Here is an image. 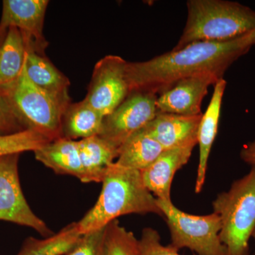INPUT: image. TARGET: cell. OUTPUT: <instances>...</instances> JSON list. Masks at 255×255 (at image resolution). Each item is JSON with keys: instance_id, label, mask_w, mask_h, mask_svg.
<instances>
[{"instance_id": "1", "label": "cell", "mask_w": 255, "mask_h": 255, "mask_svg": "<svg viewBox=\"0 0 255 255\" xmlns=\"http://www.w3.org/2000/svg\"><path fill=\"white\" fill-rule=\"evenodd\" d=\"M246 36L229 41L196 42L147 61L127 62L129 91L160 95L195 75L212 73L223 78L228 68L251 49Z\"/></svg>"}, {"instance_id": "2", "label": "cell", "mask_w": 255, "mask_h": 255, "mask_svg": "<svg viewBox=\"0 0 255 255\" xmlns=\"http://www.w3.org/2000/svg\"><path fill=\"white\" fill-rule=\"evenodd\" d=\"M102 183L98 200L77 222L82 235L105 228L125 215L153 214L163 217L157 198L145 187L140 171L114 162Z\"/></svg>"}, {"instance_id": "3", "label": "cell", "mask_w": 255, "mask_h": 255, "mask_svg": "<svg viewBox=\"0 0 255 255\" xmlns=\"http://www.w3.org/2000/svg\"><path fill=\"white\" fill-rule=\"evenodd\" d=\"M187 6V23L172 50L196 42L232 41L255 29V11L236 1L189 0Z\"/></svg>"}, {"instance_id": "4", "label": "cell", "mask_w": 255, "mask_h": 255, "mask_svg": "<svg viewBox=\"0 0 255 255\" xmlns=\"http://www.w3.org/2000/svg\"><path fill=\"white\" fill-rule=\"evenodd\" d=\"M1 90L25 129L34 130L50 141L63 137L62 119L71 103L70 97L55 95L37 87L28 78L25 65L18 80Z\"/></svg>"}, {"instance_id": "5", "label": "cell", "mask_w": 255, "mask_h": 255, "mask_svg": "<svg viewBox=\"0 0 255 255\" xmlns=\"http://www.w3.org/2000/svg\"><path fill=\"white\" fill-rule=\"evenodd\" d=\"M213 208L221 220L219 238L227 255H248L255 231V167L219 194Z\"/></svg>"}, {"instance_id": "6", "label": "cell", "mask_w": 255, "mask_h": 255, "mask_svg": "<svg viewBox=\"0 0 255 255\" xmlns=\"http://www.w3.org/2000/svg\"><path fill=\"white\" fill-rule=\"evenodd\" d=\"M157 204L168 226L171 246L177 251L189 248L199 255H227V249L219 238L221 223L219 215L214 212L205 216L187 214L176 207L172 201L157 199Z\"/></svg>"}, {"instance_id": "7", "label": "cell", "mask_w": 255, "mask_h": 255, "mask_svg": "<svg viewBox=\"0 0 255 255\" xmlns=\"http://www.w3.org/2000/svg\"><path fill=\"white\" fill-rule=\"evenodd\" d=\"M157 99L155 94L130 92L115 110L106 116L99 135L119 148L155 119L158 113Z\"/></svg>"}, {"instance_id": "8", "label": "cell", "mask_w": 255, "mask_h": 255, "mask_svg": "<svg viewBox=\"0 0 255 255\" xmlns=\"http://www.w3.org/2000/svg\"><path fill=\"white\" fill-rule=\"evenodd\" d=\"M19 155L0 157V221L31 228L49 237L54 233L33 213L23 195L18 177Z\"/></svg>"}, {"instance_id": "9", "label": "cell", "mask_w": 255, "mask_h": 255, "mask_svg": "<svg viewBox=\"0 0 255 255\" xmlns=\"http://www.w3.org/2000/svg\"><path fill=\"white\" fill-rule=\"evenodd\" d=\"M127 61L119 55H106L99 60L85 100L104 117L115 110L130 94L126 76Z\"/></svg>"}, {"instance_id": "10", "label": "cell", "mask_w": 255, "mask_h": 255, "mask_svg": "<svg viewBox=\"0 0 255 255\" xmlns=\"http://www.w3.org/2000/svg\"><path fill=\"white\" fill-rule=\"evenodd\" d=\"M48 0H4L0 19V35L10 27L22 33L26 47L45 54L48 43L43 36Z\"/></svg>"}, {"instance_id": "11", "label": "cell", "mask_w": 255, "mask_h": 255, "mask_svg": "<svg viewBox=\"0 0 255 255\" xmlns=\"http://www.w3.org/2000/svg\"><path fill=\"white\" fill-rule=\"evenodd\" d=\"M221 79L215 74L206 73L180 80L157 97V111L178 115H200L208 89Z\"/></svg>"}, {"instance_id": "12", "label": "cell", "mask_w": 255, "mask_h": 255, "mask_svg": "<svg viewBox=\"0 0 255 255\" xmlns=\"http://www.w3.org/2000/svg\"><path fill=\"white\" fill-rule=\"evenodd\" d=\"M202 115L183 116L158 112L155 119L142 129L158 142L164 150L195 147Z\"/></svg>"}, {"instance_id": "13", "label": "cell", "mask_w": 255, "mask_h": 255, "mask_svg": "<svg viewBox=\"0 0 255 255\" xmlns=\"http://www.w3.org/2000/svg\"><path fill=\"white\" fill-rule=\"evenodd\" d=\"M194 147L164 150L147 168L140 171L145 187L157 199L172 201L171 187L174 175L189 162Z\"/></svg>"}, {"instance_id": "14", "label": "cell", "mask_w": 255, "mask_h": 255, "mask_svg": "<svg viewBox=\"0 0 255 255\" xmlns=\"http://www.w3.org/2000/svg\"><path fill=\"white\" fill-rule=\"evenodd\" d=\"M227 82L222 78L214 85V93L209 107L201 117L198 144L199 146V160L195 184V192L200 193L205 184L208 160L213 144L217 135L223 97Z\"/></svg>"}, {"instance_id": "15", "label": "cell", "mask_w": 255, "mask_h": 255, "mask_svg": "<svg viewBox=\"0 0 255 255\" xmlns=\"http://www.w3.org/2000/svg\"><path fill=\"white\" fill-rule=\"evenodd\" d=\"M83 171L82 182H102L109 167L118 158L119 148L95 135L78 140Z\"/></svg>"}, {"instance_id": "16", "label": "cell", "mask_w": 255, "mask_h": 255, "mask_svg": "<svg viewBox=\"0 0 255 255\" xmlns=\"http://www.w3.org/2000/svg\"><path fill=\"white\" fill-rule=\"evenodd\" d=\"M33 152L38 162L55 173L73 176L82 180L83 171L78 140L60 137L47 142Z\"/></svg>"}, {"instance_id": "17", "label": "cell", "mask_w": 255, "mask_h": 255, "mask_svg": "<svg viewBox=\"0 0 255 255\" xmlns=\"http://www.w3.org/2000/svg\"><path fill=\"white\" fill-rule=\"evenodd\" d=\"M105 117L83 100L68 106L62 119L63 137L78 139L100 135Z\"/></svg>"}, {"instance_id": "18", "label": "cell", "mask_w": 255, "mask_h": 255, "mask_svg": "<svg viewBox=\"0 0 255 255\" xmlns=\"http://www.w3.org/2000/svg\"><path fill=\"white\" fill-rule=\"evenodd\" d=\"M25 69L28 78L37 87L55 95L70 97V80L46 55L39 54L26 47Z\"/></svg>"}, {"instance_id": "19", "label": "cell", "mask_w": 255, "mask_h": 255, "mask_svg": "<svg viewBox=\"0 0 255 255\" xmlns=\"http://www.w3.org/2000/svg\"><path fill=\"white\" fill-rule=\"evenodd\" d=\"M164 150L162 145L142 128L121 145L115 162L121 167L140 172L155 162Z\"/></svg>"}, {"instance_id": "20", "label": "cell", "mask_w": 255, "mask_h": 255, "mask_svg": "<svg viewBox=\"0 0 255 255\" xmlns=\"http://www.w3.org/2000/svg\"><path fill=\"white\" fill-rule=\"evenodd\" d=\"M26 56V44L22 33L10 27L0 44V88L14 83L22 73Z\"/></svg>"}, {"instance_id": "21", "label": "cell", "mask_w": 255, "mask_h": 255, "mask_svg": "<svg viewBox=\"0 0 255 255\" xmlns=\"http://www.w3.org/2000/svg\"><path fill=\"white\" fill-rule=\"evenodd\" d=\"M82 236L78 224L73 223L45 239L27 238L17 255H67L78 245Z\"/></svg>"}, {"instance_id": "22", "label": "cell", "mask_w": 255, "mask_h": 255, "mask_svg": "<svg viewBox=\"0 0 255 255\" xmlns=\"http://www.w3.org/2000/svg\"><path fill=\"white\" fill-rule=\"evenodd\" d=\"M50 140L34 130L26 129L14 133H0V157L38 150Z\"/></svg>"}, {"instance_id": "23", "label": "cell", "mask_w": 255, "mask_h": 255, "mask_svg": "<svg viewBox=\"0 0 255 255\" xmlns=\"http://www.w3.org/2000/svg\"><path fill=\"white\" fill-rule=\"evenodd\" d=\"M105 246L107 255H137L138 240L131 231L114 220L106 227Z\"/></svg>"}, {"instance_id": "24", "label": "cell", "mask_w": 255, "mask_h": 255, "mask_svg": "<svg viewBox=\"0 0 255 255\" xmlns=\"http://www.w3.org/2000/svg\"><path fill=\"white\" fill-rule=\"evenodd\" d=\"M106 227L82 235L78 245L67 255H107Z\"/></svg>"}, {"instance_id": "25", "label": "cell", "mask_w": 255, "mask_h": 255, "mask_svg": "<svg viewBox=\"0 0 255 255\" xmlns=\"http://www.w3.org/2000/svg\"><path fill=\"white\" fill-rule=\"evenodd\" d=\"M137 255H181L177 250L169 245L162 246L160 236L153 228L142 230L141 237L138 240Z\"/></svg>"}, {"instance_id": "26", "label": "cell", "mask_w": 255, "mask_h": 255, "mask_svg": "<svg viewBox=\"0 0 255 255\" xmlns=\"http://www.w3.org/2000/svg\"><path fill=\"white\" fill-rule=\"evenodd\" d=\"M5 33L0 35V44ZM26 130L19 122L0 88V133L9 134Z\"/></svg>"}, {"instance_id": "27", "label": "cell", "mask_w": 255, "mask_h": 255, "mask_svg": "<svg viewBox=\"0 0 255 255\" xmlns=\"http://www.w3.org/2000/svg\"><path fill=\"white\" fill-rule=\"evenodd\" d=\"M241 157L246 163L250 164L252 167H255V140L243 146ZM253 237L255 240V231Z\"/></svg>"}, {"instance_id": "28", "label": "cell", "mask_w": 255, "mask_h": 255, "mask_svg": "<svg viewBox=\"0 0 255 255\" xmlns=\"http://www.w3.org/2000/svg\"><path fill=\"white\" fill-rule=\"evenodd\" d=\"M246 37L247 42H248V45H249L250 46L252 47L253 45H255V29L254 31L247 34Z\"/></svg>"}]
</instances>
